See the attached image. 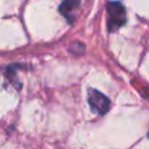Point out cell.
<instances>
[{
	"instance_id": "6da1fadb",
	"label": "cell",
	"mask_w": 149,
	"mask_h": 149,
	"mask_svg": "<svg viewBox=\"0 0 149 149\" xmlns=\"http://www.w3.org/2000/svg\"><path fill=\"white\" fill-rule=\"evenodd\" d=\"M106 10H107V15H108V19H107L108 31H115L126 23V21H127L126 9L121 2H119V1L108 2L106 6Z\"/></svg>"
},
{
	"instance_id": "7a4b0ae2",
	"label": "cell",
	"mask_w": 149,
	"mask_h": 149,
	"mask_svg": "<svg viewBox=\"0 0 149 149\" xmlns=\"http://www.w3.org/2000/svg\"><path fill=\"white\" fill-rule=\"evenodd\" d=\"M87 101H88V105L91 107V111L95 114H99V115L106 114L109 109V106H111L109 99L105 94H102L101 92H99L94 88H88Z\"/></svg>"
},
{
	"instance_id": "3957f363",
	"label": "cell",
	"mask_w": 149,
	"mask_h": 149,
	"mask_svg": "<svg viewBox=\"0 0 149 149\" xmlns=\"http://www.w3.org/2000/svg\"><path fill=\"white\" fill-rule=\"evenodd\" d=\"M79 5H80V0H63L59 6V13L70 23H72L74 19V12L78 9Z\"/></svg>"
},
{
	"instance_id": "277c9868",
	"label": "cell",
	"mask_w": 149,
	"mask_h": 149,
	"mask_svg": "<svg viewBox=\"0 0 149 149\" xmlns=\"http://www.w3.org/2000/svg\"><path fill=\"white\" fill-rule=\"evenodd\" d=\"M70 50H71L73 54H76V55H80V54L84 52L85 47H84V44L80 43V42H73V43L70 45Z\"/></svg>"
},
{
	"instance_id": "5b68a950",
	"label": "cell",
	"mask_w": 149,
	"mask_h": 149,
	"mask_svg": "<svg viewBox=\"0 0 149 149\" xmlns=\"http://www.w3.org/2000/svg\"><path fill=\"white\" fill-rule=\"evenodd\" d=\"M142 95H143V97H146L147 99H149V90H147V88H146V90L142 92Z\"/></svg>"
},
{
	"instance_id": "8992f818",
	"label": "cell",
	"mask_w": 149,
	"mask_h": 149,
	"mask_svg": "<svg viewBox=\"0 0 149 149\" xmlns=\"http://www.w3.org/2000/svg\"><path fill=\"white\" fill-rule=\"evenodd\" d=\"M148 137H149V133H148Z\"/></svg>"
}]
</instances>
